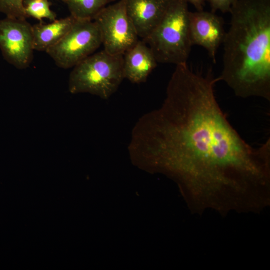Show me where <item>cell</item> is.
Masks as SVG:
<instances>
[{"instance_id": "52a82bcc", "label": "cell", "mask_w": 270, "mask_h": 270, "mask_svg": "<svg viewBox=\"0 0 270 270\" xmlns=\"http://www.w3.org/2000/svg\"><path fill=\"white\" fill-rule=\"evenodd\" d=\"M0 50L4 58L18 69L28 68L33 58L32 26L26 19L0 20Z\"/></svg>"}, {"instance_id": "ba28073f", "label": "cell", "mask_w": 270, "mask_h": 270, "mask_svg": "<svg viewBox=\"0 0 270 270\" xmlns=\"http://www.w3.org/2000/svg\"><path fill=\"white\" fill-rule=\"evenodd\" d=\"M189 30L192 45L204 48L213 62H216L218 47L222 44L226 34L222 19L214 14L197 10L189 12Z\"/></svg>"}, {"instance_id": "30bf717a", "label": "cell", "mask_w": 270, "mask_h": 270, "mask_svg": "<svg viewBox=\"0 0 270 270\" xmlns=\"http://www.w3.org/2000/svg\"><path fill=\"white\" fill-rule=\"evenodd\" d=\"M157 63L150 48L143 40H139L123 54L124 78L134 84L144 82Z\"/></svg>"}, {"instance_id": "277c9868", "label": "cell", "mask_w": 270, "mask_h": 270, "mask_svg": "<svg viewBox=\"0 0 270 270\" xmlns=\"http://www.w3.org/2000/svg\"><path fill=\"white\" fill-rule=\"evenodd\" d=\"M124 79L123 55L111 54L103 50L73 67L68 78V90L73 94L89 93L107 100Z\"/></svg>"}, {"instance_id": "3957f363", "label": "cell", "mask_w": 270, "mask_h": 270, "mask_svg": "<svg viewBox=\"0 0 270 270\" xmlns=\"http://www.w3.org/2000/svg\"><path fill=\"white\" fill-rule=\"evenodd\" d=\"M189 12L186 0H169L156 26L143 40L158 62L176 65L186 63L193 46L190 35Z\"/></svg>"}, {"instance_id": "2e32d148", "label": "cell", "mask_w": 270, "mask_h": 270, "mask_svg": "<svg viewBox=\"0 0 270 270\" xmlns=\"http://www.w3.org/2000/svg\"><path fill=\"white\" fill-rule=\"evenodd\" d=\"M188 2L192 4L197 10H203L204 2L206 0H186Z\"/></svg>"}, {"instance_id": "7c38bea8", "label": "cell", "mask_w": 270, "mask_h": 270, "mask_svg": "<svg viewBox=\"0 0 270 270\" xmlns=\"http://www.w3.org/2000/svg\"><path fill=\"white\" fill-rule=\"evenodd\" d=\"M70 16L77 20H93L104 8L116 0H62Z\"/></svg>"}, {"instance_id": "5bb4252c", "label": "cell", "mask_w": 270, "mask_h": 270, "mask_svg": "<svg viewBox=\"0 0 270 270\" xmlns=\"http://www.w3.org/2000/svg\"><path fill=\"white\" fill-rule=\"evenodd\" d=\"M24 0H0V12L6 17L26 19L24 4Z\"/></svg>"}, {"instance_id": "9c48e42d", "label": "cell", "mask_w": 270, "mask_h": 270, "mask_svg": "<svg viewBox=\"0 0 270 270\" xmlns=\"http://www.w3.org/2000/svg\"><path fill=\"white\" fill-rule=\"evenodd\" d=\"M126 12L139 38H146L156 26L169 0H124Z\"/></svg>"}, {"instance_id": "8fae6325", "label": "cell", "mask_w": 270, "mask_h": 270, "mask_svg": "<svg viewBox=\"0 0 270 270\" xmlns=\"http://www.w3.org/2000/svg\"><path fill=\"white\" fill-rule=\"evenodd\" d=\"M76 20L70 15L50 24L40 22L32 26L34 50L46 52L55 45L68 32Z\"/></svg>"}, {"instance_id": "8992f818", "label": "cell", "mask_w": 270, "mask_h": 270, "mask_svg": "<svg viewBox=\"0 0 270 270\" xmlns=\"http://www.w3.org/2000/svg\"><path fill=\"white\" fill-rule=\"evenodd\" d=\"M93 20L100 30L104 50L111 54L123 55L139 40L124 0L108 5Z\"/></svg>"}, {"instance_id": "7a4b0ae2", "label": "cell", "mask_w": 270, "mask_h": 270, "mask_svg": "<svg viewBox=\"0 0 270 270\" xmlns=\"http://www.w3.org/2000/svg\"><path fill=\"white\" fill-rule=\"evenodd\" d=\"M223 44L224 81L235 94L270 100V0H237Z\"/></svg>"}, {"instance_id": "5b68a950", "label": "cell", "mask_w": 270, "mask_h": 270, "mask_svg": "<svg viewBox=\"0 0 270 270\" xmlns=\"http://www.w3.org/2000/svg\"><path fill=\"white\" fill-rule=\"evenodd\" d=\"M102 44L99 28L94 20H76L66 35L46 52L62 68H73Z\"/></svg>"}, {"instance_id": "6da1fadb", "label": "cell", "mask_w": 270, "mask_h": 270, "mask_svg": "<svg viewBox=\"0 0 270 270\" xmlns=\"http://www.w3.org/2000/svg\"><path fill=\"white\" fill-rule=\"evenodd\" d=\"M176 66L162 105L132 128L131 156L176 179L192 212H260L270 204V138L254 148L240 137L216 100L211 68Z\"/></svg>"}, {"instance_id": "4fadbf2b", "label": "cell", "mask_w": 270, "mask_h": 270, "mask_svg": "<svg viewBox=\"0 0 270 270\" xmlns=\"http://www.w3.org/2000/svg\"><path fill=\"white\" fill-rule=\"evenodd\" d=\"M24 4L28 17H32L40 22L43 18L51 21L56 20V14L50 9L48 0H24Z\"/></svg>"}, {"instance_id": "9a60e30c", "label": "cell", "mask_w": 270, "mask_h": 270, "mask_svg": "<svg viewBox=\"0 0 270 270\" xmlns=\"http://www.w3.org/2000/svg\"><path fill=\"white\" fill-rule=\"evenodd\" d=\"M210 5L212 12L220 10L222 12H229L237 0H208Z\"/></svg>"}]
</instances>
